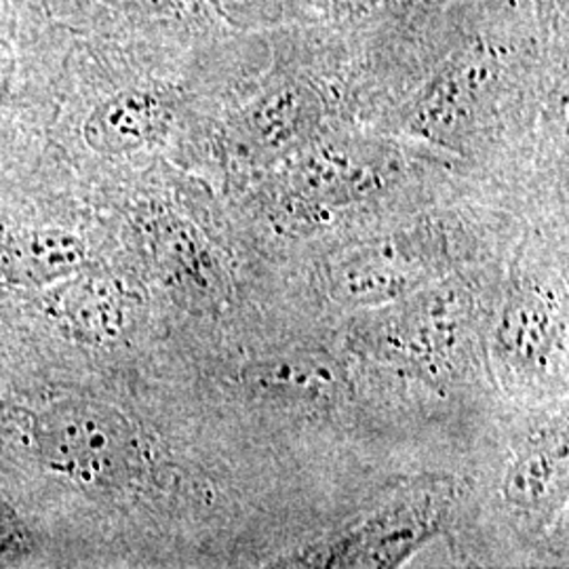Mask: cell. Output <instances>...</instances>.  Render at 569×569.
I'll return each instance as SVG.
<instances>
[{
  "label": "cell",
  "mask_w": 569,
  "mask_h": 569,
  "mask_svg": "<svg viewBox=\"0 0 569 569\" xmlns=\"http://www.w3.org/2000/svg\"><path fill=\"white\" fill-rule=\"evenodd\" d=\"M272 199L287 211H331L388 192L406 176V154L385 140L326 133L272 164Z\"/></svg>",
  "instance_id": "obj_1"
},
{
  "label": "cell",
  "mask_w": 569,
  "mask_h": 569,
  "mask_svg": "<svg viewBox=\"0 0 569 569\" xmlns=\"http://www.w3.org/2000/svg\"><path fill=\"white\" fill-rule=\"evenodd\" d=\"M34 437L56 472L82 488H117L140 458L138 437L112 407L66 401L37 420Z\"/></svg>",
  "instance_id": "obj_2"
},
{
  "label": "cell",
  "mask_w": 569,
  "mask_h": 569,
  "mask_svg": "<svg viewBox=\"0 0 569 569\" xmlns=\"http://www.w3.org/2000/svg\"><path fill=\"white\" fill-rule=\"evenodd\" d=\"M443 493L416 489L348 529L326 547L306 555V566L327 568H395L422 547L443 519Z\"/></svg>",
  "instance_id": "obj_3"
},
{
  "label": "cell",
  "mask_w": 569,
  "mask_h": 569,
  "mask_svg": "<svg viewBox=\"0 0 569 569\" xmlns=\"http://www.w3.org/2000/svg\"><path fill=\"white\" fill-rule=\"evenodd\" d=\"M176 121V98L154 84L110 93L82 122V140L102 157H127L161 142Z\"/></svg>",
  "instance_id": "obj_4"
},
{
  "label": "cell",
  "mask_w": 569,
  "mask_h": 569,
  "mask_svg": "<svg viewBox=\"0 0 569 569\" xmlns=\"http://www.w3.org/2000/svg\"><path fill=\"white\" fill-rule=\"evenodd\" d=\"M422 281L416 258L397 243L357 247L329 266V291L346 305L392 302Z\"/></svg>",
  "instance_id": "obj_5"
},
{
  "label": "cell",
  "mask_w": 569,
  "mask_h": 569,
  "mask_svg": "<svg viewBox=\"0 0 569 569\" xmlns=\"http://www.w3.org/2000/svg\"><path fill=\"white\" fill-rule=\"evenodd\" d=\"M84 262L81 239L58 230L0 237V283L39 287L74 272Z\"/></svg>",
  "instance_id": "obj_6"
},
{
  "label": "cell",
  "mask_w": 569,
  "mask_h": 569,
  "mask_svg": "<svg viewBox=\"0 0 569 569\" xmlns=\"http://www.w3.org/2000/svg\"><path fill=\"white\" fill-rule=\"evenodd\" d=\"M243 385L260 399L317 406L336 397L338 373L323 357L291 352L244 366Z\"/></svg>",
  "instance_id": "obj_7"
},
{
  "label": "cell",
  "mask_w": 569,
  "mask_h": 569,
  "mask_svg": "<svg viewBox=\"0 0 569 569\" xmlns=\"http://www.w3.org/2000/svg\"><path fill=\"white\" fill-rule=\"evenodd\" d=\"M465 312L467 308L458 293H432L399 317L392 342L418 363L448 359L460 342Z\"/></svg>",
  "instance_id": "obj_8"
},
{
  "label": "cell",
  "mask_w": 569,
  "mask_h": 569,
  "mask_svg": "<svg viewBox=\"0 0 569 569\" xmlns=\"http://www.w3.org/2000/svg\"><path fill=\"white\" fill-rule=\"evenodd\" d=\"M234 34H268L283 28L340 20L342 0H204Z\"/></svg>",
  "instance_id": "obj_9"
},
{
  "label": "cell",
  "mask_w": 569,
  "mask_h": 569,
  "mask_svg": "<svg viewBox=\"0 0 569 569\" xmlns=\"http://www.w3.org/2000/svg\"><path fill=\"white\" fill-rule=\"evenodd\" d=\"M557 333L559 323L549 302L533 291H521L505 308L496 338L510 363L528 371L547 366Z\"/></svg>",
  "instance_id": "obj_10"
},
{
  "label": "cell",
  "mask_w": 569,
  "mask_h": 569,
  "mask_svg": "<svg viewBox=\"0 0 569 569\" xmlns=\"http://www.w3.org/2000/svg\"><path fill=\"white\" fill-rule=\"evenodd\" d=\"M566 443L542 446L519 456L505 477L502 496L515 509L536 510L547 507L566 483Z\"/></svg>",
  "instance_id": "obj_11"
},
{
  "label": "cell",
  "mask_w": 569,
  "mask_h": 569,
  "mask_svg": "<svg viewBox=\"0 0 569 569\" xmlns=\"http://www.w3.org/2000/svg\"><path fill=\"white\" fill-rule=\"evenodd\" d=\"M124 18L142 21H173L201 30H226L204 0H96ZM230 32V30H228Z\"/></svg>",
  "instance_id": "obj_12"
},
{
  "label": "cell",
  "mask_w": 569,
  "mask_h": 569,
  "mask_svg": "<svg viewBox=\"0 0 569 569\" xmlns=\"http://www.w3.org/2000/svg\"><path fill=\"white\" fill-rule=\"evenodd\" d=\"M28 549V533L18 512L0 498V561L20 557Z\"/></svg>",
  "instance_id": "obj_13"
},
{
  "label": "cell",
  "mask_w": 569,
  "mask_h": 569,
  "mask_svg": "<svg viewBox=\"0 0 569 569\" xmlns=\"http://www.w3.org/2000/svg\"><path fill=\"white\" fill-rule=\"evenodd\" d=\"M16 70H18L16 49L11 47V42L0 37V106L7 102V98L11 93Z\"/></svg>",
  "instance_id": "obj_14"
}]
</instances>
